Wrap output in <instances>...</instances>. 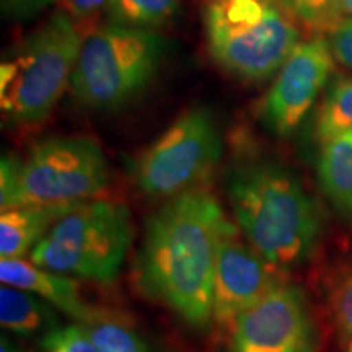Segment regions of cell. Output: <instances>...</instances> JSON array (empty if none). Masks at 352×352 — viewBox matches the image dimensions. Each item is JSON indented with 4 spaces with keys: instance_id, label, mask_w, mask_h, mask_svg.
Masks as SVG:
<instances>
[{
    "instance_id": "cell-13",
    "label": "cell",
    "mask_w": 352,
    "mask_h": 352,
    "mask_svg": "<svg viewBox=\"0 0 352 352\" xmlns=\"http://www.w3.org/2000/svg\"><path fill=\"white\" fill-rule=\"evenodd\" d=\"M78 204L25 206V208L2 210V215H0V259L23 256L46 235L57 220L63 219Z\"/></svg>"
},
{
    "instance_id": "cell-19",
    "label": "cell",
    "mask_w": 352,
    "mask_h": 352,
    "mask_svg": "<svg viewBox=\"0 0 352 352\" xmlns=\"http://www.w3.org/2000/svg\"><path fill=\"white\" fill-rule=\"evenodd\" d=\"M78 324V323H77ZM100 352H148L145 342L131 327L100 314L88 323L78 324Z\"/></svg>"
},
{
    "instance_id": "cell-14",
    "label": "cell",
    "mask_w": 352,
    "mask_h": 352,
    "mask_svg": "<svg viewBox=\"0 0 352 352\" xmlns=\"http://www.w3.org/2000/svg\"><path fill=\"white\" fill-rule=\"evenodd\" d=\"M0 323L8 331L21 336L47 334L59 328L52 305L32 292L6 284L0 289Z\"/></svg>"
},
{
    "instance_id": "cell-24",
    "label": "cell",
    "mask_w": 352,
    "mask_h": 352,
    "mask_svg": "<svg viewBox=\"0 0 352 352\" xmlns=\"http://www.w3.org/2000/svg\"><path fill=\"white\" fill-rule=\"evenodd\" d=\"M57 0H2V10L8 16H16V19H25L32 16L43 8L50 7Z\"/></svg>"
},
{
    "instance_id": "cell-26",
    "label": "cell",
    "mask_w": 352,
    "mask_h": 352,
    "mask_svg": "<svg viewBox=\"0 0 352 352\" xmlns=\"http://www.w3.org/2000/svg\"><path fill=\"white\" fill-rule=\"evenodd\" d=\"M2 352H16L15 349H13V346L8 342L6 338L2 340Z\"/></svg>"
},
{
    "instance_id": "cell-21",
    "label": "cell",
    "mask_w": 352,
    "mask_h": 352,
    "mask_svg": "<svg viewBox=\"0 0 352 352\" xmlns=\"http://www.w3.org/2000/svg\"><path fill=\"white\" fill-rule=\"evenodd\" d=\"M109 0H57V10L64 12L78 25L94 23L101 13L107 12ZM85 28V26H83Z\"/></svg>"
},
{
    "instance_id": "cell-2",
    "label": "cell",
    "mask_w": 352,
    "mask_h": 352,
    "mask_svg": "<svg viewBox=\"0 0 352 352\" xmlns=\"http://www.w3.org/2000/svg\"><path fill=\"white\" fill-rule=\"evenodd\" d=\"M227 195L245 239L279 270L314 252L321 233L320 208L279 162L240 152L227 173Z\"/></svg>"
},
{
    "instance_id": "cell-23",
    "label": "cell",
    "mask_w": 352,
    "mask_h": 352,
    "mask_svg": "<svg viewBox=\"0 0 352 352\" xmlns=\"http://www.w3.org/2000/svg\"><path fill=\"white\" fill-rule=\"evenodd\" d=\"M334 320L342 338L352 336V272L334 298Z\"/></svg>"
},
{
    "instance_id": "cell-18",
    "label": "cell",
    "mask_w": 352,
    "mask_h": 352,
    "mask_svg": "<svg viewBox=\"0 0 352 352\" xmlns=\"http://www.w3.org/2000/svg\"><path fill=\"white\" fill-rule=\"evenodd\" d=\"M302 32L311 36H328L346 19L340 0H280Z\"/></svg>"
},
{
    "instance_id": "cell-5",
    "label": "cell",
    "mask_w": 352,
    "mask_h": 352,
    "mask_svg": "<svg viewBox=\"0 0 352 352\" xmlns=\"http://www.w3.org/2000/svg\"><path fill=\"white\" fill-rule=\"evenodd\" d=\"M85 28L57 10L0 65V108L13 124L46 120L72 82Z\"/></svg>"
},
{
    "instance_id": "cell-3",
    "label": "cell",
    "mask_w": 352,
    "mask_h": 352,
    "mask_svg": "<svg viewBox=\"0 0 352 352\" xmlns=\"http://www.w3.org/2000/svg\"><path fill=\"white\" fill-rule=\"evenodd\" d=\"M202 26L212 59L245 82L279 72L302 43V28L280 0H202Z\"/></svg>"
},
{
    "instance_id": "cell-11",
    "label": "cell",
    "mask_w": 352,
    "mask_h": 352,
    "mask_svg": "<svg viewBox=\"0 0 352 352\" xmlns=\"http://www.w3.org/2000/svg\"><path fill=\"white\" fill-rule=\"evenodd\" d=\"M274 266L250 241L240 239L239 226L223 233L217 246L214 271L212 321L219 328H232L235 320L266 296L280 279Z\"/></svg>"
},
{
    "instance_id": "cell-8",
    "label": "cell",
    "mask_w": 352,
    "mask_h": 352,
    "mask_svg": "<svg viewBox=\"0 0 352 352\" xmlns=\"http://www.w3.org/2000/svg\"><path fill=\"white\" fill-rule=\"evenodd\" d=\"M222 152V134L212 113L191 108L135 157L132 176L145 196L166 201L206 188Z\"/></svg>"
},
{
    "instance_id": "cell-12",
    "label": "cell",
    "mask_w": 352,
    "mask_h": 352,
    "mask_svg": "<svg viewBox=\"0 0 352 352\" xmlns=\"http://www.w3.org/2000/svg\"><path fill=\"white\" fill-rule=\"evenodd\" d=\"M0 280L34 294L63 314L72 316L78 324L88 323L100 315L98 310L83 300L77 279L44 270L23 258L0 259Z\"/></svg>"
},
{
    "instance_id": "cell-16",
    "label": "cell",
    "mask_w": 352,
    "mask_h": 352,
    "mask_svg": "<svg viewBox=\"0 0 352 352\" xmlns=\"http://www.w3.org/2000/svg\"><path fill=\"white\" fill-rule=\"evenodd\" d=\"M352 131V77L338 76L328 83L315 118V135L321 144Z\"/></svg>"
},
{
    "instance_id": "cell-25",
    "label": "cell",
    "mask_w": 352,
    "mask_h": 352,
    "mask_svg": "<svg viewBox=\"0 0 352 352\" xmlns=\"http://www.w3.org/2000/svg\"><path fill=\"white\" fill-rule=\"evenodd\" d=\"M340 6L344 16H352V0H340Z\"/></svg>"
},
{
    "instance_id": "cell-22",
    "label": "cell",
    "mask_w": 352,
    "mask_h": 352,
    "mask_svg": "<svg viewBox=\"0 0 352 352\" xmlns=\"http://www.w3.org/2000/svg\"><path fill=\"white\" fill-rule=\"evenodd\" d=\"M327 38L334 59L352 70V16H346Z\"/></svg>"
},
{
    "instance_id": "cell-6",
    "label": "cell",
    "mask_w": 352,
    "mask_h": 352,
    "mask_svg": "<svg viewBox=\"0 0 352 352\" xmlns=\"http://www.w3.org/2000/svg\"><path fill=\"white\" fill-rule=\"evenodd\" d=\"M166 50L155 30L107 23L88 30L70 90L82 107H124L155 77Z\"/></svg>"
},
{
    "instance_id": "cell-4",
    "label": "cell",
    "mask_w": 352,
    "mask_h": 352,
    "mask_svg": "<svg viewBox=\"0 0 352 352\" xmlns=\"http://www.w3.org/2000/svg\"><path fill=\"white\" fill-rule=\"evenodd\" d=\"M108 184V162L94 139L50 138L23 158H2L0 208L78 204L96 199Z\"/></svg>"
},
{
    "instance_id": "cell-7",
    "label": "cell",
    "mask_w": 352,
    "mask_h": 352,
    "mask_svg": "<svg viewBox=\"0 0 352 352\" xmlns=\"http://www.w3.org/2000/svg\"><path fill=\"white\" fill-rule=\"evenodd\" d=\"M134 227L121 202H80L47 230L30 252L32 263L60 274L109 283L120 274Z\"/></svg>"
},
{
    "instance_id": "cell-9",
    "label": "cell",
    "mask_w": 352,
    "mask_h": 352,
    "mask_svg": "<svg viewBox=\"0 0 352 352\" xmlns=\"http://www.w3.org/2000/svg\"><path fill=\"white\" fill-rule=\"evenodd\" d=\"M228 352H314L315 327L305 296L280 283L232 324Z\"/></svg>"
},
{
    "instance_id": "cell-20",
    "label": "cell",
    "mask_w": 352,
    "mask_h": 352,
    "mask_svg": "<svg viewBox=\"0 0 352 352\" xmlns=\"http://www.w3.org/2000/svg\"><path fill=\"white\" fill-rule=\"evenodd\" d=\"M43 347L47 352H100L78 324L56 328L44 334Z\"/></svg>"
},
{
    "instance_id": "cell-17",
    "label": "cell",
    "mask_w": 352,
    "mask_h": 352,
    "mask_svg": "<svg viewBox=\"0 0 352 352\" xmlns=\"http://www.w3.org/2000/svg\"><path fill=\"white\" fill-rule=\"evenodd\" d=\"M179 2L182 0H109L104 15L108 23L155 30L178 13Z\"/></svg>"
},
{
    "instance_id": "cell-27",
    "label": "cell",
    "mask_w": 352,
    "mask_h": 352,
    "mask_svg": "<svg viewBox=\"0 0 352 352\" xmlns=\"http://www.w3.org/2000/svg\"><path fill=\"white\" fill-rule=\"evenodd\" d=\"M346 352H352V336L349 338V342H347V347H346Z\"/></svg>"
},
{
    "instance_id": "cell-15",
    "label": "cell",
    "mask_w": 352,
    "mask_h": 352,
    "mask_svg": "<svg viewBox=\"0 0 352 352\" xmlns=\"http://www.w3.org/2000/svg\"><path fill=\"white\" fill-rule=\"evenodd\" d=\"M318 179L329 201L352 214V131L321 144Z\"/></svg>"
},
{
    "instance_id": "cell-1",
    "label": "cell",
    "mask_w": 352,
    "mask_h": 352,
    "mask_svg": "<svg viewBox=\"0 0 352 352\" xmlns=\"http://www.w3.org/2000/svg\"><path fill=\"white\" fill-rule=\"evenodd\" d=\"M232 226L206 188L166 199L145 222L135 263L139 289L189 327L208 328L217 246Z\"/></svg>"
},
{
    "instance_id": "cell-10",
    "label": "cell",
    "mask_w": 352,
    "mask_h": 352,
    "mask_svg": "<svg viewBox=\"0 0 352 352\" xmlns=\"http://www.w3.org/2000/svg\"><path fill=\"white\" fill-rule=\"evenodd\" d=\"M334 60L327 36H311L298 44L259 101L263 124L280 138L292 134L329 83Z\"/></svg>"
}]
</instances>
